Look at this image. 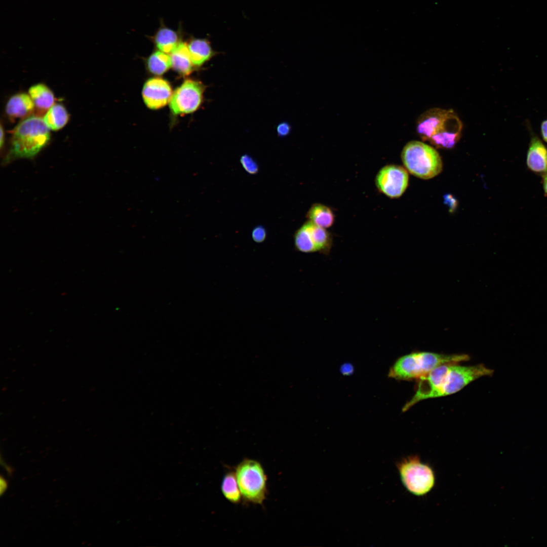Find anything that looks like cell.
Segmentation results:
<instances>
[{"mask_svg":"<svg viewBox=\"0 0 547 547\" xmlns=\"http://www.w3.org/2000/svg\"><path fill=\"white\" fill-rule=\"evenodd\" d=\"M459 363L442 365L418 379L416 392L404 406L405 412L420 401L457 393L471 382L493 374V370L483 364L463 366Z\"/></svg>","mask_w":547,"mask_h":547,"instance_id":"6da1fadb","label":"cell"},{"mask_svg":"<svg viewBox=\"0 0 547 547\" xmlns=\"http://www.w3.org/2000/svg\"><path fill=\"white\" fill-rule=\"evenodd\" d=\"M469 359L466 354L413 352L399 358L390 368L388 377L402 380L419 379L442 365L459 363Z\"/></svg>","mask_w":547,"mask_h":547,"instance_id":"7a4b0ae2","label":"cell"},{"mask_svg":"<svg viewBox=\"0 0 547 547\" xmlns=\"http://www.w3.org/2000/svg\"><path fill=\"white\" fill-rule=\"evenodd\" d=\"M50 130L41 117L25 119L14 130L11 154L16 158L34 157L49 141Z\"/></svg>","mask_w":547,"mask_h":547,"instance_id":"3957f363","label":"cell"},{"mask_svg":"<svg viewBox=\"0 0 547 547\" xmlns=\"http://www.w3.org/2000/svg\"><path fill=\"white\" fill-rule=\"evenodd\" d=\"M401 160L407 170L421 179L432 178L442 169L439 153L433 147L417 141H410L405 145Z\"/></svg>","mask_w":547,"mask_h":547,"instance_id":"277c9868","label":"cell"},{"mask_svg":"<svg viewBox=\"0 0 547 547\" xmlns=\"http://www.w3.org/2000/svg\"><path fill=\"white\" fill-rule=\"evenodd\" d=\"M235 472L242 498L246 502L262 504L267 493V476L259 461L245 458Z\"/></svg>","mask_w":547,"mask_h":547,"instance_id":"5b68a950","label":"cell"},{"mask_svg":"<svg viewBox=\"0 0 547 547\" xmlns=\"http://www.w3.org/2000/svg\"><path fill=\"white\" fill-rule=\"evenodd\" d=\"M397 467L403 484L412 494L422 496L434 487L435 477L433 469L421 462L417 455L404 458Z\"/></svg>","mask_w":547,"mask_h":547,"instance_id":"8992f818","label":"cell"},{"mask_svg":"<svg viewBox=\"0 0 547 547\" xmlns=\"http://www.w3.org/2000/svg\"><path fill=\"white\" fill-rule=\"evenodd\" d=\"M205 86L200 81L185 80L172 94L170 107L174 114L192 113L201 106Z\"/></svg>","mask_w":547,"mask_h":547,"instance_id":"52a82bcc","label":"cell"},{"mask_svg":"<svg viewBox=\"0 0 547 547\" xmlns=\"http://www.w3.org/2000/svg\"><path fill=\"white\" fill-rule=\"evenodd\" d=\"M409 182L407 170L397 165L389 164L377 172L375 183L380 193L390 199L400 198L405 191Z\"/></svg>","mask_w":547,"mask_h":547,"instance_id":"ba28073f","label":"cell"},{"mask_svg":"<svg viewBox=\"0 0 547 547\" xmlns=\"http://www.w3.org/2000/svg\"><path fill=\"white\" fill-rule=\"evenodd\" d=\"M142 94L146 105L150 109H157L170 102L173 93L172 88L166 80L153 77L145 82Z\"/></svg>","mask_w":547,"mask_h":547,"instance_id":"9c48e42d","label":"cell"},{"mask_svg":"<svg viewBox=\"0 0 547 547\" xmlns=\"http://www.w3.org/2000/svg\"><path fill=\"white\" fill-rule=\"evenodd\" d=\"M451 111L433 108L421 114L416 125L417 133L421 138L423 141H429L443 126Z\"/></svg>","mask_w":547,"mask_h":547,"instance_id":"30bf717a","label":"cell"},{"mask_svg":"<svg viewBox=\"0 0 547 547\" xmlns=\"http://www.w3.org/2000/svg\"><path fill=\"white\" fill-rule=\"evenodd\" d=\"M462 124L452 110L442 128L429 140L438 148H452L461 137Z\"/></svg>","mask_w":547,"mask_h":547,"instance_id":"8fae6325","label":"cell"},{"mask_svg":"<svg viewBox=\"0 0 547 547\" xmlns=\"http://www.w3.org/2000/svg\"><path fill=\"white\" fill-rule=\"evenodd\" d=\"M526 164L532 172L544 174L547 172V150L537 136L532 137L527 153Z\"/></svg>","mask_w":547,"mask_h":547,"instance_id":"7c38bea8","label":"cell"},{"mask_svg":"<svg viewBox=\"0 0 547 547\" xmlns=\"http://www.w3.org/2000/svg\"><path fill=\"white\" fill-rule=\"evenodd\" d=\"M191 60L194 66L200 67L218 54L215 51L207 38L192 37L187 43Z\"/></svg>","mask_w":547,"mask_h":547,"instance_id":"4fadbf2b","label":"cell"},{"mask_svg":"<svg viewBox=\"0 0 547 547\" xmlns=\"http://www.w3.org/2000/svg\"><path fill=\"white\" fill-rule=\"evenodd\" d=\"M158 50L171 53L181 42L178 31L175 30L162 23L151 37Z\"/></svg>","mask_w":547,"mask_h":547,"instance_id":"5bb4252c","label":"cell"},{"mask_svg":"<svg viewBox=\"0 0 547 547\" xmlns=\"http://www.w3.org/2000/svg\"><path fill=\"white\" fill-rule=\"evenodd\" d=\"M34 109V103L29 95L19 93L13 95L8 100L6 111L12 118H24L29 116Z\"/></svg>","mask_w":547,"mask_h":547,"instance_id":"9a60e30c","label":"cell"},{"mask_svg":"<svg viewBox=\"0 0 547 547\" xmlns=\"http://www.w3.org/2000/svg\"><path fill=\"white\" fill-rule=\"evenodd\" d=\"M170 56L172 66L175 71L184 75L190 73L193 65L191 60L187 43L181 42L170 53Z\"/></svg>","mask_w":547,"mask_h":547,"instance_id":"2e32d148","label":"cell"},{"mask_svg":"<svg viewBox=\"0 0 547 547\" xmlns=\"http://www.w3.org/2000/svg\"><path fill=\"white\" fill-rule=\"evenodd\" d=\"M28 94L34 103V108L41 112H47L54 104V96L45 85L37 84L31 86Z\"/></svg>","mask_w":547,"mask_h":547,"instance_id":"e0dca14e","label":"cell"},{"mask_svg":"<svg viewBox=\"0 0 547 547\" xmlns=\"http://www.w3.org/2000/svg\"><path fill=\"white\" fill-rule=\"evenodd\" d=\"M307 217L314 224L324 228L331 227L334 223L335 215L329 207L320 203L313 204L308 210Z\"/></svg>","mask_w":547,"mask_h":547,"instance_id":"ac0fdd59","label":"cell"},{"mask_svg":"<svg viewBox=\"0 0 547 547\" xmlns=\"http://www.w3.org/2000/svg\"><path fill=\"white\" fill-rule=\"evenodd\" d=\"M43 120L48 127L52 130L62 128L67 123L69 115L65 108L60 104H54L46 112Z\"/></svg>","mask_w":547,"mask_h":547,"instance_id":"d6986e66","label":"cell"},{"mask_svg":"<svg viewBox=\"0 0 547 547\" xmlns=\"http://www.w3.org/2000/svg\"><path fill=\"white\" fill-rule=\"evenodd\" d=\"M294 242L296 250L299 252L304 253L317 252L312 238L309 221L304 223L296 231Z\"/></svg>","mask_w":547,"mask_h":547,"instance_id":"ffe728a7","label":"cell"},{"mask_svg":"<svg viewBox=\"0 0 547 547\" xmlns=\"http://www.w3.org/2000/svg\"><path fill=\"white\" fill-rule=\"evenodd\" d=\"M221 490L224 497L230 502L239 503L242 496L237 482L235 471H228L223 476Z\"/></svg>","mask_w":547,"mask_h":547,"instance_id":"44dd1931","label":"cell"},{"mask_svg":"<svg viewBox=\"0 0 547 547\" xmlns=\"http://www.w3.org/2000/svg\"><path fill=\"white\" fill-rule=\"evenodd\" d=\"M149 71L155 75H161L172 66L170 56L159 50L153 52L147 60Z\"/></svg>","mask_w":547,"mask_h":547,"instance_id":"7402d4cb","label":"cell"},{"mask_svg":"<svg viewBox=\"0 0 547 547\" xmlns=\"http://www.w3.org/2000/svg\"><path fill=\"white\" fill-rule=\"evenodd\" d=\"M240 162L244 169L250 174H255L258 171V166L255 160L247 154L240 158Z\"/></svg>","mask_w":547,"mask_h":547,"instance_id":"603a6c76","label":"cell"},{"mask_svg":"<svg viewBox=\"0 0 547 547\" xmlns=\"http://www.w3.org/2000/svg\"><path fill=\"white\" fill-rule=\"evenodd\" d=\"M251 235L252 238L255 242L260 243L266 239V231L263 226L259 225L254 227Z\"/></svg>","mask_w":547,"mask_h":547,"instance_id":"cb8c5ba5","label":"cell"},{"mask_svg":"<svg viewBox=\"0 0 547 547\" xmlns=\"http://www.w3.org/2000/svg\"><path fill=\"white\" fill-rule=\"evenodd\" d=\"M276 130L279 137H284L289 134L291 130V127L288 123L283 122L278 124Z\"/></svg>","mask_w":547,"mask_h":547,"instance_id":"d4e9b609","label":"cell"},{"mask_svg":"<svg viewBox=\"0 0 547 547\" xmlns=\"http://www.w3.org/2000/svg\"><path fill=\"white\" fill-rule=\"evenodd\" d=\"M444 203L449 207L450 211H454L457 205L456 199L451 194H446L444 196Z\"/></svg>","mask_w":547,"mask_h":547,"instance_id":"484cf974","label":"cell"},{"mask_svg":"<svg viewBox=\"0 0 547 547\" xmlns=\"http://www.w3.org/2000/svg\"><path fill=\"white\" fill-rule=\"evenodd\" d=\"M540 131L543 140L547 142V119L541 123Z\"/></svg>","mask_w":547,"mask_h":547,"instance_id":"4316f807","label":"cell"},{"mask_svg":"<svg viewBox=\"0 0 547 547\" xmlns=\"http://www.w3.org/2000/svg\"><path fill=\"white\" fill-rule=\"evenodd\" d=\"M0 486L1 495H2L7 489L8 483L7 481L2 476L0 478Z\"/></svg>","mask_w":547,"mask_h":547,"instance_id":"83f0119b","label":"cell"},{"mask_svg":"<svg viewBox=\"0 0 547 547\" xmlns=\"http://www.w3.org/2000/svg\"><path fill=\"white\" fill-rule=\"evenodd\" d=\"M543 188L544 193L547 196V172L543 175Z\"/></svg>","mask_w":547,"mask_h":547,"instance_id":"f1b7e54d","label":"cell"},{"mask_svg":"<svg viewBox=\"0 0 547 547\" xmlns=\"http://www.w3.org/2000/svg\"><path fill=\"white\" fill-rule=\"evenodd\" d=\"M4 132L3 131V127H2V125H1V138H0V146H1V147H2L3 146V143H4Z\"/></svg>","mask_w":547,"mask_h":547,"instance_id":"f546056e","label":"cell"}]
</instances>
